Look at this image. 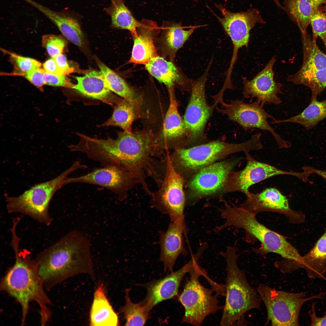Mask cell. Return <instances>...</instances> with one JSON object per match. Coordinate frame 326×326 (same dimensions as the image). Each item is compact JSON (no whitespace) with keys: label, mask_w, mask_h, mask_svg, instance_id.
Segmentation results:
<instances>
[{"label":"cell","mask_w":326,"mask_h":326,"mask_svg":"<svg viewBox=\"0 0 326 326\" xmlns=\"http://www.w3.org/2000/svg\"><path fill=\"white\" fill-rule=\"evenodd\" d=\"M220 254L225 259L227 269L225 299L220 325H239L243 324L242 317L246 312L260 308L261 300L238 265L235 245L227 247Z\"/></svg>","instance_id":"5b68a950"},{"label":"cell","mask_w":326,"mask_h":326,"mask_svg":"<svg viewBox=\"0 0 326 326\" xmlns=\"http://www.w3.org/2000/svg\"><path fill=\"white\" fill-rule=\"evenodd\" d=\"M212 63L210 62L203 74L193 81L190 99L183 120L186 129L184 148L190 147L206 142L205 128L216 106L208 105L206 102L205 85Z\"/></svg>","instance_id":"30bf717a"},{"label":"cell","mask_w":326,"mask_h":326,"mask_svg":"<svg viewBox=\"0 0 326 326\" xmlns=\"http://www.w3.org/2000/svg\"><path fill=\"white\" fill-rule=\"evenodd\" d=\"M242 160L233 158L216 162L200 170L187 180L186 203L193 205L199 200L223 192L230 173Z\"/></svg>","instance_id":"7c38bea8"},{"label":"cell","mask_w":326,"mask_h":326,"mask_svg":"<svg viewBox=\"0 0 326 326\" xmlns=\"http://www.w3.org/2000/svg\"><path fill=\"white\" fill-rule=\"evenodd\" d=\"M94 150L95 159L101 165L124 167L137 178L145 191L149 189L147 176L156 178L158 175L154 158L162 154L156 139L149 133L118 132L115 139H97Z\"/></svg>","instance_id":"6da1fadb"},{"label":"cell","mask_w":326,"mask_h":326,"mask_svg":"<svg viewBox=\"0 0 326 326\" xmlns=\"http://www.w3.org/2000/svg\"><path fill=\"white\" fill-rule=\"evenodd\" d=\"M302 266L309 278L326 280V231L311 250L302 256Z\"/></svg>","instance_id":"f546056e"},{"label":"cell","mask_w":326,"mask_h":326,"mask_svg":"<svg viewBox=\"0 0 326 326\" xmlns=\"http://www.w3.org/2000/svg\"><path fill=\"white\" fill-rule=\"evenodd\" d=\"M42 43L52 57L62 54L65 46V43L62 38L53 34L44 35L42 38Z\"/></svg>","instance_id":"f35d334b"},{"label":"cell","mask_w":326,"mask_h":326,"mask_svg":"<svg viewBox=\"0 0 326 326\" xmlns=\"http://www.w3.org/2000/svg\"><path fill=\"white\" fill-rule=\"evenodd\" d=\"M132 34L133 45L129 62L135 64L145 65L152 58L158 56L155 42L160 27L152 20L143 19Z\"/></svg>","instance_id":"44dd1931"},{"label":"cell","mask_w":326,"mask_h":326,"mask_svg":"<svg viewBox=\"0 0 326 326\" xmlns=\"http://www.w3.org/2000/svg\"><path fill=\"white\" fill-rule=\"evenodd\" d=\"M111 117L101 126H117L123 131L131 132L133 122L138 115L139 112L130 103L123 98L113 106Z\"/></svg>","instance_id":"e575fe53"},{"label":"cell","mask_w":326,"mask_h":326,"mask_svg":"<svg viewBox=\"0 0 326 326\" xmlns=\"http://www.w3.org/2000/svg\"><path fill=\"white\" fill-rule=\"evenodd\" d=\"M95 60L110 90L129 102L140 112L143 103L141 94L97 58Z\"/></svg>","instance_id":"83f0119b"},{"label":"cell","mask_w":326,"mask_h":326,"mask_svg":"<svg viewBox=\"0 0 326 326\" xmlns=\"http://www.w3.org/2000/svg\"><path fill=\"white\" fill-rule=\"evenodd\" d=\"M245 195L246 199L240 206L245 210L256 214L263 212L279 213L284 215L292 224L304 221L302 213L292 209L286 197L276 188H267L257 193L249 191Z\"/></svg>","instance_id":"e0dca14e"},{"label":"cell","mask_w":326,"mask_h":326,"mask_svg":"<svg viewBox=\"0 0 326 326\" xmlns=\"http://www.w3.org/2000/svg\"><path fill=\"white\" fill-rule=\"evenodd\" d=\"M322 317H318L316 314L315 306H312V309L309 312L311 326H326V311Z\"/></svg>","instance_id":"7bdbcfd3"},{"label":"cell","mask_w":326,"mask_h":326,"mask_svg":"<svg viewBox=\"0 0 326 326\" xmlns=\"http://www.w3.org/2000/svg\"><path fill=\"white\" fill-rule=\"evenodd\" d=\"M10 243L14 252L15 262L2 278L1 291L14 298L21 308V325L25 322L30 302L35 301L40 308V323L45 325L49 321L51 302L46 294L43 281L38 272V264L32 258L30 252L20 248L21 239L15 229L11 230Z\"/></svg>","instance_id":"7a4b0ae2"},{"label":"cell","mask_w":326,"mask_h":326,"mask_svg":"<svg viewBox=\"0 0 326 326\" xmlns=\"http://www.w3.org/2000/svg\"><path fill=\"white\" fill-rule=\"evenodd\" d=\"M44 76L45 85L71 88H72L75 85L64 75L49 73L45 71Z\"/></svg>","instance_id":"ab89813d"},{"label":"cell","mask_w":326,"mask_h":326,"mask_svg":"<svg viewBox=\"0 0 326 326\" xmlns=\"http://www.w3.org/2000/svg\"><path fill=\"white\" fill-rule=\"evenodd\" d=\"M201 26H191L185 30L181 22L164 21L157 38L155 46L159 56L174 62L176 54L197 28Z\"/></svg>","instance_id":"7402d4cb"},{"label":"cell","mask_w":326,"mask_h":326,"mask_svg":"<svg viewBox=\"0 0 326 326\" xmlns=\"http://www.w3.org/2000/svg\"><path fill=\"white\" fill-rule=\"evenodd\" d=\"M170 103L166 112L163 124L161 136L162 140L159 144L162 150H167L169 141H177L179 148H184L186 137V129L183 119L181 117L178 109L174 90H168Z\"/></svg>","instance_id":"d4e9b609"},{"label":"cell","mask_w":326,"mask_h":326,"mask_svg":"<svg viewBox=\"0 0 326 326\" xmlns=\"http://www.w3.org/2000/svg\"><path fill=\"white\" fill-rule=\"evenodd\" d=\"M75 78L77 83L72 89L85 97L99 100L113 107L121 99L112 93L100 71H91L84 76Z\"/></svg>","instance_id":"cb8c5ba5"},{"label":"cell","mask_w":326,"mask_h":326,"mask_svg":"<svg viewBox=\"0 0 326 326\" xmlns=\"http://www.w3.org/2000/svg\"><path fill=\"white\" fill-rule=\"evenodd\" d=\"M90 247L87 238L74 231L39 253L35 259L44 287L50 289L81 273L94 278Z\"/></svg>","instance_id":"3957f363"},{"label":"cell","mask_w":326,"mask_h":326,"mask_svg":"<svg viewBox=\"0 0 326 326\" xmlns=\"http://www.w3.org/2000/svg\"><path fill=\"white\" fill-rule=\"evenodd\" d=\"M287 81L308 87L311 92V100L317 99L326 88V68L311 71H298L288 76Z\"/></svg>","instance_id":"836d02e7"},{"label":"cell","mask_w":326,"mask_h":326,"mask_svg":"<svg viewBox=\"0 0 326 326\" xmlns=\"http://www.w3.org/2000/svg\"><path fill=\"white\" fill-rule=\"evenodd\" d=\"M111 5L105 10L111 18L113 27L128 30L134 34L140 21L136 19L125 5L123 0H110Z\"/></svg>","instance_id":"d6a6232c"},{"label":"cell","mask_w":326,"mask_h":326,"mask_svg":"<svg viewBox=\"0 0 326 326\" xmlns=\"http://www.w3.org/2000/svg\"><path fill=\"white\" fill-rule=\"evenodd\" d=\"M257 290L264 302L267 312L266 324L272 326H299V319L302 307L306 302L323 299L326 293L321 292L306 297V292L289 293L276 290L260 284Z\"/></svg>","instance_id":"9c48e42d"},{"label":"cell","mask_w":326,"mask_h":326,"mask_svg":"<svg viewBox=\"0 0 326 326\" xmlns=\"http://www.w3.org/2000/svg\"><path fill=\"white\" fill-rule=\"evenodd\" d=\"M219 102L222 107L216 106V111L227 116L229 120L238 123L245 131L255 128L267 131L273 136L279 148H287L291 146L290 143L282 139L269 124L268 119L273 120L276 119L267 112L258 102L256 101L247 103L236 99L226 103L223 99Z\"/></svg>","instance_id":"4fadbf2b"},{"label":"cell","mask_w":326,"mask_h":326,"mask_svg":"<svg viewBox=\"0 0 326 326\" xmlns=\"http://www.w3.org/2000/svg\"><path fill=\"white\" fill-rule=\"evenodd\" d=\"M5 51L10 56L15 68L20 72L19 75H24L33 69L40 68L41 66V63L35 59Z\"/></svg>","instance_id":"74e56055"},{"label":"cell","mask_w":326,"mask_h":326,"mask_svg":"<svg viewBox=\"0 0 326 326\" xmlns=\"http://www.w3.org/2000/svg\"><path fill=\"white\" fill-rule=\"evenodd\" d=\"M199 257L197 253L193 255L188 263L179 270L172 271L161 279L140 285L144 287L147 291L145 298L140 302L147 313H149L159 303L172 299L177 295L182 278L189 273L194 261Z\"/></svg>","instance_id":"d6986e66"},{"label":"cell","mask_w":326,"mask_h":326,"mask_svg":"<svg viewBox=\"0 0 326 326\" xmlns=\"http://www.w3.org/2000/svg\"><path fill=\"white\" fill-rule=\"evenodd\" d=\"M119 324L118 316L107 299L104 286L100 284L94 293L90 312L89 325L116 326Z\"/></svg>","instance_id":"484cf974"},{"label":"cell","mask_w":326,"mask_h":326,"mask_svg":"<svg viewBox=\"0 0 326 326\" xmlns=\"http://www.w3.org/2000/svg\"><path fill=\"white\" fill-rule=\"evenodd\" d=\"M319 8L322 10L326 12V0H325L322 5Z\"/></svg>","instance_id":"7dc6e473"},{"label":"cell","mask_w":326,"mask_h":326,"mask_svg":"<svg viewBox=\"0 0 326 326\" xmlns=\"http://www.w3.org/2000/svg\"><path fill=\"white\" fill-rule=\"evenodd\" d=\"M246 164L239 171H232L225 182L223 192H239L245 195L250 187L255 184L273 176L289 175L299 178L300 173L285 171L270 165L258 161L248 152H245Z\"/></svg>","instance_id":"9a60e30c"},{"label":"cell","mask_w":326,"mask_h":326,"mask_svg":"<svg viewBox=\"0 0 326 326\" xmlns=\"http://www.w3.org/2000/svg\"><path fill=\"white\" fill-rule=\"evenodd\" d=\"M43 69L48 73L62 75L54 57L46 61L43 64Z\"/></svg>","instance_id":"ee69618b"},{"label":"cell","mask_w":326,"mask_h":326,"mask_svg":"<svg viewBox=\"0 0 326 326\" xmlns=\"http://www.w3.org/2000/svg\"><path fill=\"white\" fill-rule=\"evenodd\" d=\"M260 136L255 133L248 141L239 143L219 140L187 148H179L170 154L172 165L185 181L201 168L241 152L258 150L263 148Z\"/></svg>","instance_id":"8992f818"},{"label":"cell","mask_w":326,"mask_h":326,"mask_svg":"<svg viewBox=\"0 0 326 326\" xmlns=\"http://www.w3.org/2000/svg\"><path fill=\"white\" fill-rule=\"evenodd\" d=\"M304 171L318 174L326 180V171L316 169L313 167H307L303 168Z\"/></svg>","instance_id":"f6af8a7d"},{"label":"cell","mask_w":326,"mask_h":326,"mask_svg":"<svg viewBox=\"0 0 326 326\" xmlns=\"http://www.w3.org/2000/svg\"><path fill=\"white\" fill-rule=\"evenodd\" d=\"M85 167L79 161L74 162L69 168L50 181L34 185L17 197L5 195L8 213H21L40 223L49 226L53 219L49 212V206L54 194L67 184L69 175L77 170Z\"/></svg>","instance_id":"52a82bcc"},{"label":"cell","mask_w":326,"mask_h":326,"mask_svg":"<svg viewBox=\"0 0 326 326\" xmlns=\"http://www.w3.org/2000/svg\"><path fill=\"white\" fill-rule=\"evenodd\" d=\"M224 207L219 209L225 222L216 228L219 231L232 226L243 229L245 241L253 244L258 241L261 246L253 251L263 256L273 253L281 256L284 259L301 264L302 257L297 250L287 241L286 238L267 228L257 219L256 214L245 210L234 204L230 205L224 200Z\"/></svg>","instance_id":"277c9868"},{"label":"cell","mask_w":326,"mask_h":326,"mask_svg":"<svg viewBox=\"0 0 326 326\" xmlns=\"http://www.w3.org/2000/svg\"><path fill=\"white\" fill-rule=\"evenodd\" d=\"M44 72V69L39 68L33 69L24 75L31 84L41 88L45 85Z\"/></svg>","instance_id":"60d3db41"},{"label":"cell","mask_w":326,"mask_h":326,"mask_svg":"<svg viewBox=\"0 0 326 326\" xmlns=\"http://www.w3.org/2000/svg\"><path fill=\"white\" fill-rule=\"evenodd\" d=\"M198 260L194 261L189 273L190 277L178 298L185 311L181 323L195 326L201 325L207 316L215 314L221 308L216 296L213 294L214 290L205 287L199 281L201 276L210 283L213 281L198 264Z\"/></svg>","instance_id":"ba28073f"},{"label":"cell","mask_w":326,"mask_h":326,"mask_svg":"<svg viewBox=\"0 0 326 326\" xmlns=\"http://www.w3.org/2000/svg\"><path fill=\"white\" fill-rule=\"evenodd\" d=\"M185 182V179L173 167L170 154L166 151L164 176L159 188L152 192L150 197L153 207L162 214L168 215L171 221L184 219Z\"/></svg>","instance_id":"8fae6325"},{"label":"cell","mask_w":326,"mask_h":326,"mask_svg":"<svg viewBox=\"0 0 326 326\" xmlns=\"http://www.w3.org/2000/svg\"><path fill=\"white\" fill-rule=\"evenodd\" d=\"M326 118V98L321 101L315 99L311 100L309 105L299 114L287 119H276L273 120L272 124L295 123L310 129Z\"/></svg>","instance_id":"4dcf8cb0"},{"label":"cell","mask_w":326,"mask_h":326,"mask_svg":"<svg viewBox=\"0 0 326 326\" xmlns=\"http://www.w3.org/2000/svg\"><path fill=\"white\" fill-rule=\"evenodd\" d=\"M130 289L125 291V304L120 309L124 315L125 326H143L149 318V313H147L140 302L135 303L131 300L129 293Z\"/></svg>","instance_id":"d590c367"},{"label":"cell","mask_w":326,"mask_h":326,"mask_svg":"<svg viewBox=\"0 0 326 326\" xmlns=\"http://www.w3.org/2000/svg\"><path fill=\"white\" fill-rule=\"evenodd\" d=\"M215 5L220 11L222 17L220 18L214 14L232 43V54L228 68L229 71H232L239 50L244 46L247 48L248 46L251 30L256 24H264L266 22L259 11L254 8H251L245 11L233 13L221 5L215 4Z\"/></svg>","instance_id":"5bb4252c"},{"label":"cell","mask_w":326,"mask_h":326,"mask_svg":"<svg viewBox=\"0 0 326 326\" xmlns=\"http://www.w3.org/2000/svg\"><path fill=\"white\" fill-rule=\"evenodd\" d=\"M187 231L184 219H178L171 221L165 231L159 232V260L164 264L165 272H172L178 256L187 254L184 239Z\"/></svg>","instance_id":"ffe728a7"},{"label":"cell","mask_w":326,"mask_h":326,"mask_svg":"<svg viewBox=\"0 0 326 326\" xmlns=\"http://www.w3.org/2000/svg\"><path fill=\"white\" fill-rule=\"evenodd\" d=\"M67 182L68 184L85 183L104 187L116 194L121 200L126 198L130 190L139 184L132 173L123 167L115 165L97 168L79 177H69Z\"/></svg>","instance_id":"2e32d148"},{"label":"cell","mask_w":326,"mask_h":326,"mask_svg":"<svg viewBox=\"0 0 326 326\" xmlns=\"http://www.w3.org/2000/svg\"><path fill=\"white\" fill-rule=\"evenodd\" d=\"M28 2L46 15L70 41L78 46H82L84 43V34L75 19L63 13L53 11L33 0H28Z\"/></svg>","instance_id":"4316f807"},{"label":"cell","mask_w":326,"mask_h":326,"mask_svg":"<svg viewBox=\"0 0 326 326\" xmlns=\"http://www.w3.org/2000/svg\"><path fill=\"white\" fill-rule=\"evenodd\" d=\"M325 0H283V10L298 26L301 33L307 31L313 13Z\"/></svg>","instance_id":"f1b7e54d"},{"label":"cell","mask_w":326,"mask_h":326,"mask_svg":"<svg viewBox=\"0 0 326 326\" xmlns=\"http://www.w3.org/2000/svg\"><path fill=\"white\" fill-rule=\"evenodd\" d=\"M145 68L152 76L164 84L168 90L177 87L184 91H191L193 81L188 78L174 63L159 55L152 58Z\"/></svg>","instance_id":"603a6c76"},{"label":"cell","mask_w":326,"mask_h":326,"mask_svg":"<svg viewBox=\"0 0 326 326\" xmlns=\"http://www.w3.org/2000/svg\"><path fill=\"white\" fill-rule=\"evenodd\" d=\"M277 6L280 8L283 9V6L280 3L279 0H273Z\"/></svg>","instance_id":"bcb514c9"},{"label":"cell","mask_w":326,"mask_h":326,"mask_svg":"<svg viewBox=\"0 0 326 326\" xmlns=\"http://www.w3.org/2000/svg\"><path fill=\"white\" fill-rule=\"evenodd\" d=\"M61 75L65 76L72 72L73 68L69 65L66 58L62 54L54 57Z\"/></svg>","instance_id":"b9f144b4"},{"label":"cell","mask_w":326,"mask_h":326,"mask_svg":"<svg viewBox=\"0 0 326 326\" xmlns=\"http://www.w3.org/2000/svg\"><path fill=\"white\" fill-rule=\"evenodd\" d=\"M310 24L312 29V39L316 41L318 37L320 38L326 52V12L319 8L311 16Z\"/></svg>","instance_id":"8d00e7d4"},{"label":"cell","mask_w":326,"mask_h":326,"mask_svg":"<svg viewBox=\"0 0 326 326\" xmlns=\"http://www.w3.org/2000/svg\"><path fill=\"white\" fill-rule=\"evenodd\" d=\"M303 50V60L298 71H311L326 68V55L319 48L316 41L307 32L301 33Z\"/></svg>","instance_id":"1f68e13d"},{"label":"cell","mask_w":326,"mask_h":326,"mask_svg":"<svg viewBox=\"0 0 326 326\" xmlns=\"http://www.w3.org/2000/svg\"><path fill=\"white\" fill-rule=\"evenodd\" d=\"M276 61L273 56L264 69L251 80L242 77L244 98H250V102L256 98L263 107L267 103L279 105L282 103L278 94H283V85L274 79L273 67Z\"/></svg>","instance_id":"ac0fdd59"}]
</instances>
